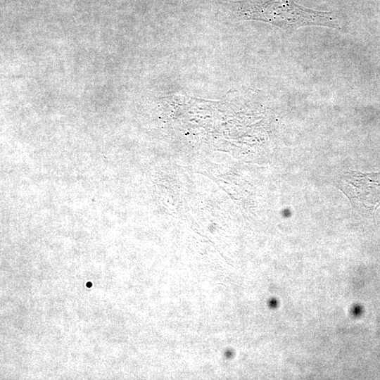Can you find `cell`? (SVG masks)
<instances>
[{"instance_id": "6da1fadb", "label": "cell", "mask_w": 380, "mask_h": 380, "mask_svg": "<svg viewBox=\"0 0 380 380\" xmlns=\"http://www.w3.org/2000/svg\"><path fill=\"white\" fill-rule=\"evenodd\" d=\"M240 13L246 19L263 21L286 30L311 25L340 27L333 13L308 8L293 0L247 1L242 4Z\"/></svg>"}, {"instance_id": "7a4b0ae2", "label": "cell", "mask_w": 380, "mask_h": 380, "mask_svg": "<svg viewBox=\"0 0 380 380\" xmlns=\"http://www.w3.org/2000/svg\"><path fill=\"white\" fill-rule=\"evenodd\" d=\"M338 184L339 188L358 210L374 213L380 205V172L348 170L341 177Z\"/></svg>"}]
</instances>
